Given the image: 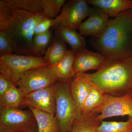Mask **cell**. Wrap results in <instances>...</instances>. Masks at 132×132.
<instances>
[{"mask_svg": "<svg viewBox=\"0 0 132 132\" xmlns=\"http://www.w3.org/2000/svg\"><path fill=\"white\" fill-rule=\"evenodd\" d=\"M90 43L106 60L132 56V9L110 19L103 33Z\"/></svg>", "mask_w": 132, "mask_h": 132, "instance_id": "cell-1", "label": "cell"}, {"mask_svg": "<svg viewBox=\"0 0 132 132\" xmlns=\"http://www.w3.org/2000/svg\"><path fill=\"white\" fill-rule=\"evenodd\" d=\"M86 74L105 95L119 97L132 93V56L106 60L96 72Z\"/></svg>", "mask_w": 132, "mask_h": 132, "instance_id": "cell-2", "label": "cell"}, {"mask_svg": "<svg viewBox=\"0 0 132 132\" xmlns=\"http://www.w3.org/2000/svg\"><path fill=\"white\" fill-rule=\"evenodd\" d=\"M46 17L43 12L16 10L12 12L8 19L0 21V31L8 34L13 42L14 54L34 56L33 42L35 29L37 24Z\"/></svg>", "mask_w": 132, "mask_h": 132, "instance_id": "cell-3", "label": "cell"}, {"mask_svg": "<svg viewBox=\"0 0 132 132\" xmlns=\"http://www.w3.org/2000/svg\"><path fill=\"white\" fill-rule=\"evenodd\" d=\"M71 81H58L53 85L55 97V116L60 132L69 131L78 116L77 107L70 91Z\"/></svg>", "mask_w": 132, "mask_h": 132, "instance_id": "cell-4", "label": "cell"}, {"mask_svg": "<svg viewBox=\"0 0 132 132\" xmlns=\"http://www.w3.org/2000/svg\"><path fill=\"white\" fill-rule=\"evenodd\" d=\"M48 65L44 57L12 54L0 56V74L15 86L27 71L32 69Z\"/></svg>", "mask_w": 132, "mask_h": 132, "instance_id": "cell-5", "label": "cell"}, {"mask_svg": "<svg viewBox=\"0 0 132 132\" xmlns=\"http://www.w3.org/2000/svg\"><path fill=\"white\" fill-rule=\"evenodd\" d=\"M0 132H38V126L30 110L2 109L0 111Z\"/></svg>", "mask_w": 132, "mask_h": 132, "instance_id": "cell-6", "label": "cell"}, {"mask_svg": "<svg viewBox=\"0 0 132 132\" xmlns=\"http://www.w3.org/2000/svg\"><path fill=\"white\" fill-rule=\"evenodd\" d=\"M58 81L52 67L45 65L26 72L16 86L24 97L32 92L53 86Z\"/></svg>", "mask_w": 132, "mask_h": 132, "instance_id": "cell-7", "label": "cell"}, {"mask_svg": "<svg viewBox=\"0 0 132 132\" xmlns=\"http://www.w3.org/2000/svg\"><path fill=\"white\" fill-rule=\"evenodd\" d=\"M90 7L87 1H67L60 13L54 19V27L76 30L79 29L84 19L88 16Z\"/></svg>", "mask_w": 132, "mask_h": 132, "instance_id": "cell-8", "label": "cell"}, {"mask_svg": "<svg viewBox=\"0 0 132 132\" xmlns=\"http://www.w3.org/2000/svg\"><path fill=\"white\" fill-rule=\"evenodd\" d=\"M92 112L98 114L101 121L115 116L132 118V93L119 97L105 94L102 104Z\"/></svg>", "mask_w": 132, "mask_h": 132, "instance_id": "cell-9", "label": "cell"}, {"mask_svg": "<svg viewBox=\"0 0 132 132\" xmlns=\"http://www.w3.org/2000/svg\"><path fill=\"white\" fill-rule=\"evenodd\" d=\"M88 17L81 24L78 29L80 34L82 36L98 37L106 28L110 17L101 9L93 6L90 7Z\"/></svg>", "mask_w": 132, "mask_h": 132, "instance_id": "cell-10", "label": "cell"}, {"mask_svg": "<svg viewBox=\"0 0 132 132\" xmlns=\"http://www.w3.org/2000/svg\"><path fill=\"white\" fill-rule=\"evenodd\" d=\"M53 85L24 96L25 106L32 107L55 114V97Z\"/></svg>", "mask_w": 132, "mask_h": 132, "instance_id": "cell-11", "label": "cell"}, {"mask_svg": "<svg viewBox=\"0 0 132 132\" xmlns=\"http://www.w3.org/2000/svg\"><path fill=\"white\" fill-rule=\"evenodd\" d=\"M16 10L43 12L42 0H0V21L8 19Z\"/></svg>", "mask_w": 132, "mask_h": 132, "instance_id": "cell-12", "label": "cell"}, {"mask_svg": "<svg viewBox=\"0 0 132 132\" xmlns=\"http://www.w3.org/2000/svg\"><path fill=\"white\" fill-rule=\"evenodd\" d=\"M86 73H76L70 83V91L75 102L78 116L81 115L84 101L93 87Z\"/></svg>", "mask_w": 132, "mask_h": 132, "instance_id": "cell-13", "label": "cell"}, {"mask_svg": "<svg viewBox=\"0 0 132 132\" xmlns=\"http://www.w3.org/2000/svg\"><path fill=\"white\" fill-rule=\"evenodd\" d=\"M106 58L98 53L82 50L75 54L73 67L75 73H86L98 70L106 61Z\"/></svg>", "mask_w": 132, "mask_h": 132, "instance_id": "cell-14", "label": "cell"}, {"mask_svg": "<svg viewBox=\"0 0 132 132\" xmlns=\"http://www.w3.org/2000/svg\"><path fill=\"white\" fill-rule=\"evenodd\" d=\"M89 5L102 10L109 17H114L126 10L132 9L130 0H88Z\"/></svg>", "mask_w": 132, "mask_h": 132, "instance_id": "cell-15", "label": "cell"}, {"mask_svg": "<svg viewBox=\"0 0 132 132\" xmlns=\"http://www.w3.org/2000/svg\"><path fill=\"white\" fill-rule=\"evenodd\" d=\"M55 36L68 44L75 54L85 49V38L76 30L60 27H54Z\"/></svg>", "mask_w": 132, "mask_h": 132, "instance_id": "cell-16", "label": "cell"}, {"mask_svg": "<svg viewBox=\"0 0 132 132\" xmlns=\"http://www.w3.org/2000/svg\"><path fill=\"white\" fill-rule=\"evenodd\" d=\"M75 56V54L71 50H68L60 61L54 65L50 66L59 81L69 82L75 75L73 67Z\"/></svg>", "mask_w": 132, "mask_h": 132, "instance_id": "cell-17", "label": "cell"}, {"mask_svg": "<svg viewBox=\"0 0 132 132\" xmlns=\"http://www.w3.org/2000/svg\"><path fill=\"white\" fill-rule=\"evenodd\" d=\"M35 117L38 132H60L59 123L55 114L29 106Z\"/></svg>", "mask_w": 132, "mask_h": 132, "instance_id": "cell-18", "label": "cell"}, {"mask_svg": "<svg viewBox=\"0 0 132 132\" xmlns=\"http://www.w3.org/2000/svg\"><path fill=\"white\" fill-rule=\"evenodd\" d=\"M98 114L91 112L88 115L78 116L68 132H97L102 121L98 119Z\"/></svg>", "mask_w": 132, "mask_h": 132, "instance_id": "cell-19", "label": "cell"}, {"mask_svg": "<svg viewBox=\"0 0 132 132\" xmlns=\"http://www.w3.org/2000/svg\"><path fill=\"white\" fill-rule=\"evenodd\" d=\"M68 51L65 43L54 36L43 57L48 65H54L64 58Z\"/></svg>", "mask_w": 132, "mask_h": 132, "instance_id": "cell-20", "label": "cell"}, {"mask_svg": "<svg viewBox=\"0 0 132 132\" xmlns=\"http://www.w3.org/2000/svg\"><path fill=\"white\" fill-rule=\"evenodd\" d=\"M25 106L24 97L16 86L10 88L0 97L1 110Z\"/></svg>", "mask_w": 132, "mask_h": 132, "instance_id": "cell-21", "label": "cell"}, {"mask_svg": "<svg viewBox=\"0 0 132 132\" xmlns=\"http://www.w3.org/2000/svg\"><path fill=\"white\" fill-rule=\"evenodd\" d=\"M105 94L93 85L82 106V115H88L93 110L101 105L104 101Z\"/></svg>", "mask_w": 132, "mask_h": 132, "instance_id": "cell-22", "label": "cell"}, {"mask_svg": "<svg viewBox=\"0 0 132 132\" xmlns=\"http://www.w3.org/2000/svg\"><path fill=\"white\" fill-rule=\"evenodd\" d=\"M53 35L51 29L46 32L35 36L33 39V51L34 56L42 57L45 55L50 45Z\"/></svg>", "mask_w": 132, "mask_h": 132, "instance_id": "cell-23", "label": "cell"}, {"mask_svg": "<svg viewBox=\"0 0 132 132\" xmlns=\"http://www.w3.org/2000/svg\"><path fill=\"white\" fill-rule=\"evenodd\" d=\"M97 132H132V118L125 121H102Z\"/></svg>", "mask_w": 132, "mask_h": 132, "instance_id": "cell-24", "label": "cell"}, {"mask_svg": "<svg viewBox=\"0 0 132 132\" xmlns=\"http://www.w3.org/2000/svg\"><path fill=\"white\" fill-rule=\"evenodd\" d=\"M66 0H42L43 13L50 19H54L60 14Z\"/></svg>", "mask_w": 132, "mask_h": 132, "instance_id": "cell-25", "label": "cell"}, {"mask_svg": "<svg viewBox=\"0 0 132 132\" xmlns=\"http://www.w3.org/2000/svg\"><path fill=\"white\" fill-rule=\"evenodd\" d=\"M14 49V44L10 35L0 31V56L13 54Z\"/></svg>", "mask_w": 132, "mask_h": 132, "instance_id": "cell-26", "label": "cell"}, {"mask_svg": "<svg viewBox=\"0 0 132 132\" xmlns=\"http://www.w3.org/2000/svg\"><path fill=\"white\" fill-rule=\"evenodd\" d=\"M54 19H50L46 16L36 26L34 31L35 36L47 32L50 30L52 27L54 28Z\"/></svg>", "mask_w": 132, "mask_h": 132, "instance_id": "cell-27", "label": "cell"}, {"mask_svg": "<svg viewBox=\"0 0 132 132\" xmlns=\"http://www.w3.org/2000/svg\"><path fill=\"white\" fill-rule=\"evenodd\" d=\"M14 86H15L7 78L0 74V97Z\"/></svg>", "mask_w": 132, "mask_h": 132, "instance_id": "cell-28", "label": "cell"}]
</instances>
